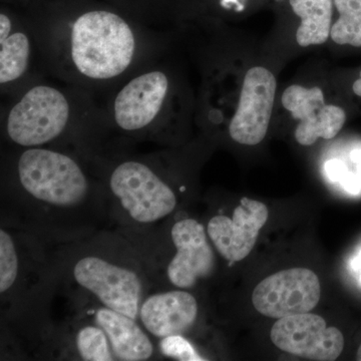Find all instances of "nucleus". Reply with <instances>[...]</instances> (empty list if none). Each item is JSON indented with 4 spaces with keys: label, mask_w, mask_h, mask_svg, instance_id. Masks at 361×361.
I'll use <instances>...</instances> for the list:
<instances>
[{
    "label": "nucleus",
    "mask_w": 361,
    "mask_h": 361,
    "mask_svg": "<svg viewBox=\"0 0 361 361\" xmlns=\"http://www.w3.org/2000/svg\"><path fill=\"white\" fill-rule=\"evenodd\" d=\"M33 27L47 75L85 92L118 87L159 58L158 32L139 30L108 9Z\"/></svg>",
    "instance_id": "nucleus-1"
},
{
    "label": "nucleus",
    "mask_w": 361,
    "mask_h": 361,
    "mask_svg": "<svg viewBox=\"0 0 361 361\" xmlns=\"http://www.w3.org/2000/svg\"><path fill=\"white\" fill-rule=\"evenodd\" d=\"M13 102L2 120L7 141L16 148L47 147L82 123H106L92 106L90 92L78 87L35 82Z\"/></svg>",
    "instance_id": "nucleus-2"
},
{
    "label": "nucleus",
    "mask_w": 361,
    "mask_h": 361,
    "mask_svg": "<svg viewBox=\"0 0 361 361\" xmlns=\"http://www.w3.org/2000/svg\"><path fill=\"white\" fill-rule=\"evenodd\" d=\"M13 175L20 195L45 211L77 210L92 193V182L84 166L61 149H21L14 161Z\"/></svg>",
    "instance_id": "nucleus-3"
},
{
    "label": "nucleus",
    "mask_w": 361,
    "mask_h": 361,
    "mask_svg": "<svg viewBox=\"0 0 361 361\" xmlns=\"http://www.w3.org/2000/svg\"><path fill=\"white\" fill-rule=\"evenodd\" d=\"M158 59L118 85L104 113L106 123L123 134L158 141L174 90L170 73Z\"/></svg>",
    "instance_id": "nucleus-4"
},
{
    "label": "nucleus",
    "mask_w": 361,
    "mask_h": 361,
    "mask_svg": "<svg viewBox=\"0 0 361 361\" xmlns=\"http://www.w3.org/2000/svg\"><path fill=\"white\" fill-rule=\"evenodd\" d=\"M109 193L126 219L156 224L174 212L177 195L156 161L130 158L114 165L106 178Z\"/></svg>",
    "instance_id": "nucleus-5"
},
{
    "label": "nucleus",
    "mask_w": 361,
    "mask_h": 361,
    "mask_svg": "<svg viewBox=\"0 0 361 361\" xmlns=\"http://www.w3.org/2000/svg\"><path fill=\"white\" fill-rule=\"evenodd\" d=\"M71 275L101 305L139 320L146 295L144 280L135 267L99 254H85L75 261Z\"/></svg>",
    "instance_id": "nucleus-6"
},
{
    "label": "nucleus",
    "mask_w": 361,
    "mask_h": 361,
    "mask_svg": "<svg viewBox=\"0 0 361 361\" xmlns=\"http://www.w3.org/2000/svg\"><path fill=\"white\" fill-rule=\"evenodd\" d=\"M47 75L33 26L16 25L0 13V85L6 96L16 97Z\"/></svg>",
    "instance_id": "nucleus-7"
},
{
    "label": "nucleus",
    "mask_w": 361,
    "mask_h": 361,
    "mask_svg": "<svg viewBox=\"0 0 361 361\" xmlns=\"http://www.w3.org/2000/svg\"><path fill=\"white\" fill-rule=\"evenodd\" d=\"M319 278L307 268H291L270 275L252 293V303L271 318L310 312L320 300Z\"/></svg>",
    "instance_id": "nucleus-8"
},
{
    "label": "nucleus",
    "mask_w": 361,
    "mask_h": 361,
    "mask_svg": "<svg viewBox=\"0 0 361 361\" xmlns=\"http://www.w3.org/2000/svg\"><path fill=\"white\" fill-rule=\"evenodd\" d=\"M276 90L277 80L272 71L259 66L249 68L242 84L238 106L228 126L233 141L256 146L265 139Z\"/></svg>",
    "instance_id": "nucleus-9"
},
{
    "label": "nucleus",
    "mask_w": 361,
    "mask_h": 361,
    "mask_svg": "<svg viewBox=\"0 0 361 361\" xmlns=\"http://www.w3.org/2000/svg\"><path fill=\"white\" fill-rule=\"evenodd\" d=\"M271 341L280 350L310 360H336L344 348V337L324 318L302 313L279 318L270 331Z\"/></svg>",
    "instance_id": "nucleus-10"
},
{
    "label": "nucleus",
    "mask_w": 361,
    "mask_h": 361,
    "mask_svg": "<svg viewBox=\"0 0 361 361\" xmlns=\"http://www.w3.org/2000/svg\"><path fill=\"white\" fill-rule=\"evenodd\" d=\"M207 230L195 219H180L171 228L175 255L166 268V276L173 286L190 289L215 269V254Z\"/></svg>",
    "instance_id": "nucleus-11"
},
{
    "label": "nucleus",
    "mask_w": 361,
    "mask_h": 361,
    "mask_svg": "<svg viewBox=\"0 0 361 361\" xmlns=\"http://www.w3.org/2000/svg\"><path fill=\"white\" fill-rule=\"evenodd\" d=\"M281 102L285 110L299 121L294 135L301 146H312L320 137L334 139L345 123V111L336 104L325 103L320 87L292 85L284 90Z\"/></svg>",
    "instance_id": "nucleus-12"
},
{
    "label": "nucleus",
    "mask_w": 361,
    "mask_h": 361,
    "mask_svg": "<svg viewBox=\"0 0 361 361\" xmlns=\"http://www.w3.org/2000/svg\"><path fill=\"white\" fill-rule=\"evenodd\" d=\"M268 216L265 204L244 197L232 218L214 216L207 225V234L223 258L231 263L239 262L253 250Z\"/></svg>",
    "instance_id": "nucleus-13"
},
{
    "label": "nucleus",
    "mask_w": 361,
    "mask_h": 361,
    "mask_svg": "<svg viewBox=\"0 0 361 361\" xmlns=\"http://www.w3.org/2000/svg\"><path fill=\"white\" fill-rule=\"evenodd\" d=\"M198 301L190 292L179 289L145 296L139 322L149 336L161 339L186 334L197 322Z\"/></svg>",
    "instance_id": "nucleus-14"
},
{
    "label": "nucleus",
    "mask_w": 361,
    "mask_h": 361,
    "mask_svg": "<svg viewBox=\"0 0 361 361\" xmlns=\"http://www.w3.org/2000/svg\"><path fill=\"white\" fill-rule=\"evenodd\" d=\"M92 310L87 314L106 332L116 360L146 361L155 355V345L139 320L104 305Z\"/></svg>",
    "instance_id": "nucleus-15"
},
{
    "label": "nucleus",
    "mask_w": 361,
    "mask_h": 361,
    "mask_svg": "<svg viewBox=\"0 0 361 361\" xmlns=\"http://www.w3.org/2000/svg\"><path fill=\"white\" fill-rule=\"evenodd\" d=\"M293 13L300 18L297 44L302 47L323 44L330 37L334 0H289Z\"/></svg>",
    "instance_id": "nucleus-16"
},
{
    "label": "nucleus",
    "mask_w": 361,
    "mask_h": 361,
    "mask_svg": "<svg viewBox=\"0 0 361 361\" xmlns=\"http://www.w3.org/2000/svg\"><path fill=\"white\" fill-rule=\"evenodd\" d=\"M338 20L332 25L330 37L339 45L361 47V0H334Z\"/></svg>",
    "instance_id": "nucleus-17"
},
{
    "label": "nucleus",
    "mask_w": 361,
    "mask_h": 361,
    "mask_svg": "<svg viewBox=\"0 0 361 361\" xmlns=\"http://www.w3.org/2000/svg\"><path fill=\"white\" fill-rule=\"evenodd\" d=\"M75 348L82 360H116L108 336L94 322L78 327L75 334Z\"/></svg>",
    "instance_id": "nucleus-18"
},
{
    "label": "nucleus",
    "mask_w": 361,
    "mask_h": 361,
    "mask_svg": "<svg viewBox=\"0 0 361 361\" xmlns=\"http://www.w3.org/2000/svg\"><path fill=\"white\" fill-rule=\"evenodd\" d=\"M20 253L11 233L0 230V293L4 298L18 286L20 280Z\"/></svg>",
    "instance_id": "nucleus-19"
},
{
    "label": "nucleus",
    "mask_w": 361,
    "mask_h": 361,
    "mask_svg": "<svg viewBox=\"0 0 361 361\" xmlns=\"http://www.w3.org/2000/svg\"><path fill=\"white\" fill-rule=\"evenodd\" d=\"M159 351L166 357L180 361H204L190 341L180 334L169 336L159 339Z\"/></svg>",
    "instance_id": "nucleus-20"
},
{
    "label": "nucleus",
    "mask_w": 361,
    "mask_h": 361,
    "mask_svg": "<svg viewBox=\"0 0 361 361\" xmlns=\"http://www.w3.org/2000/svg\"><path fill=\"white\" fill-rule=\"evenodd\" d=\"M353 90L356 96L361 97V71L360 73V78L356 80L355 84L353 85Z\"/></svg>",
    "instance_id": "nucleus-21"
},
{
    "label": "nucleus",
    "mask_w": 361,
    "mask_h": 361,
    "mask_svg": "<svg viewBox=\"0 0 361 361\" xmlns=\"http://www.w3.org/2000/svg\"><path fill=\"white\" fill-rule=\"evenodd\" d=\"M356 357H357V360L361 361V345L360 346V348H358L357 355H356Z\"/></svg>",
    "instance_id": "nucleus-22"
}]
</instances>
